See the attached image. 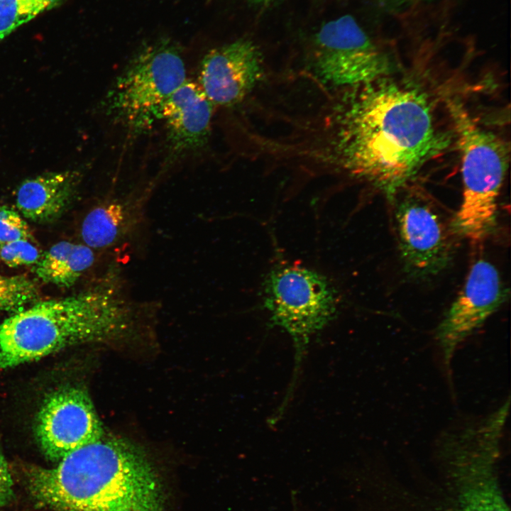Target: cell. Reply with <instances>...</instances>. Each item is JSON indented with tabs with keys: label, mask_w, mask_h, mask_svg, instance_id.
<instances>
[{
	"label": "cell",
	"mask_w": 511,
	"mask_h": 511,
	"mask_svg": "<svg viewBox=\"0 0 511 511\" xmlns=\"http://www.w3.org/2000/svg\"><path fill=\"white\" fill-rule=\"evenodd\" d=\"M57 0H0V39L52 6Z\"/></svg>",
	"instance_id": "ac0fdd59"
},
{
	"label": "cell",
	"mask_w": 511,
	"mask_h": 511,
	"mask_svg": "<svg viewBox=\"0 0 511 511\" xmlns=\"http://www.w3.org/2000/svg\"><path fill=\"white\" fill-rule=\"evenodd\" d=\"M80 177L79 172L68 170L27 179L17 189L16 207L24 218L33 222L55 221L71 204Z\"/></svg>",
	"instance_id": "5bb4252c"
},
{
	"label": "cell",
	"mask_w": 511,
	"mask_h": 511,
	"mask_svg": "<svg viewBox=\"0 0 511 511\" xmlns=\"http://www.w3.org/2000/svg\"><path fill=\"white\" fill-rule=\"evenodd\" d=\"M249 4L258 6H268L278 3L281 0H245Z\"/></svg>",
	"instance_id": "7402d4cb"
},
{
	"label": "cell",
	"mask_w": 511,
	"mask_h": 511,
	"mask_svg": "<svg viewBox=\"0 0 511 511\" xmlns=\"http://www.w3.org/2000/svg\"><path fill=\"white\" fill-rule=\"evenodd\" d=\"M505 297V288L495 265L485 259L475 262L463 289L435 332L449 370L458 346L500 308Z\"/></svg>",
	"instance_id": "9c48e42d"
},
{
	"label": "cell",
	"mask_w": 511,
	"mask_h": 511,
	"mask_svg": "<svg viewBox=\"0 0 511 511\" xmlns=\"http://www.w3.org/2000/svg\"><path fill=\"white\" fill-rule=\"evenodd\" d=\"M128 212L125 204L116 199L108 200L93 207L84 216L80 235L92 249H101L116 243L125 231Z\"/></svg>",
	"instance_id": "2e32d148"
},
{
	"label": "cell",
	"mask_w": 511,
	"mask_h": 511,
	"mask_svg": "<svg viewBox=\"0 0 511 511\" xmlns=\"http://www.w3.org/2000/svg\"><path fill=\"white\" fill-rule=\"evenodd\" d=\"M319 75L335 85H363L392 72L390 57L350 15L322 24L314 39Z\"/></svg>",
	"instance_id": "52a82bcc"
},
{
	"label": "cell",
	"mask_w": 511,
	"mask_h": 511,
	"mask_svg": "<svg viewBox=\"0 0 511 511\" xmlns=\"http://www.w3.org/2000/svg\"><path fill=\"white\" fill-rule=\"evenodd\" d=\"M395 216L400 251L408 271L424 277L444 270L451 260L452 246L437 210L412 194L397 204Z\"/></svg>",
	"instance_id": "8fae6325"
},
{
	"label": "cell",
	"mask_w": 511,
	"mask_h": 511,
	"mask_svg": "<svg viewBox=\"0 0 511 511\" xmlns=\"http://www.w3.org/2000/svg\"><path fill=\"white\" fill-rule=\"evenodd\" d=\"M364 85L349 111L346 160L390 197L444 148L445 136L419 88L386 77Z\"/></svg>",
	"instance_id": "6da1fadb"
},
{
	"label": "cell",
	"mask_w": 511,
	"mask_h": 511,
	"mask_svg": "<svg viewBox=\"0 0 511 511\" xmlns=\"http://www.w3.org/2000/svg\"><path fill=\"white\" fill-rule=\"evenodd\" d=\"M186 78L182 50L160 37L141 45L116 78L105 99L108 116L131 136L160 120L165 103Z\"/></svg>",
	"instance_id": "5b68a950"
},
{
	"label": "cell",
	"mask_w": 511,
	"mask_h": 511,
	"mask_svg": "<svg viewBox=\"0 0 511 511\" xmlns=\"http://www.w3.org/2000/svg\"><path fill=\"white\" fill-rule=\"evenodd\" d=\"M0 246H1V243H0Z\"/></svg>",
	"instance_id": "cb8c5ba5"
},
{
	"label": "cell",
	"mask_w": 511,
	"mask_h": 511,
	"mask_svg": "<svg viewBox=\"0 0 511 511\" xmlns=\"http://www.w3.org/2000/svg\"><path fill=\"white\" fill-rule=\"evenodd\" d=\"M33 239L30 228L16 211L0 206V243Z\"/></svg>",
	"instance_id": "ffe728a7"
},
{
	"label": "cell",
	"mask_w": 511,
	"mask_h": 511,
	"mask_svg": "<svg viewBox=\"0 0 511 511\" xmlns=\"http://www.w3.org/2000/svg\"><path fill=\"white\" fill-rule=\"evenodd\" d=\"M25 476L35 501L53 511H165L152 461L122 439L102 436L55 467H27Z\"/></svg>",
	"instance_id": "7a4b0ae2"
},
{
	"label": "cell",
	"mask_w": 511,
	"mask_h": 511,
	"mask_svg": "<svg viewBox=\"0 0 511 511\" xmlns=\"http://www.w3.org/2000/svg\"><path fill=\"white\" fill-rule=\"evenodd\" d=\"M213 106L199 84L187 79L168 98L160 116L166 130L168 162L197 152L206 145Z\"/></svg>",
	"instance_id": "4fadbf2b"
},
{
	"label": "cell",
	"mask_w": 511,
	"mask_h": 511,
	"mask_svg": "<svg viewBox=\"0 0 511 511\" xmlns=\"http://www.w3.org/2000/svg\"><path fill=\"white\" fill-rule=\"evenodd\" d=\"M392 2L395 3H399V4H404V3H409V2H414L417 1H422V0H389Z\"/></svg>",
	"instance_id": "603a6c76"
},
{
	"label": "cell",
	"mask_w": 511,
	"mask_h": 511,
	"mask_svg": "<svg viewBox=\"0 0 511 511\" xmlns=\"http://www.w3.org/2000/svg\"><path fill=\"white\" fill-rule=\"evenodd\" d=\"M94 262L93 249L84 243L60 241L42 254L34 265L37 277L44 282L70 287Z\"/></svg>",
	"instance_id": "9a60e30c"
},
{
	"label": "cell",
	"mask_w": 511,
	"mask_h": 511,
	"mask_svg": "<svg viewBox=\"0 0 511 511\" xmlns=\"http://www.w3.org/2000/svg\"><path fill=\"white\" fill-rule=\"evenodd\" d=\"M35 434L43 454L51 461H60L101 439L104 431L88 392L79 386H69L45 398L36 416Z\"/></svg>",
	"instance_id": "ba28073f"
},
{
	"label": "cell",
	"mask_w": 511,
	"mask_h": 511,
	"mask_svg": "<svg viewBox=\"0 0 511 511\" xmlns=\"http://www.w3.org/2000/svg\"><path fill=\"white\" fill-rule=\"evenodd\" d=\"M263 72L260 52L251 40L238 39L210 50L199 67V86L212 104L229 106L242 101Z\"/></svg>",
	"instance_id": "7c38bea8"
},
{
	"label": "cell",
	"mask_w": 511,
	"mask_h": 511,
	"mask_svg": "<svg viewBox=\"0 0 511 511\" xmlns=\"http://www.w3.org/2000/svg\"><path fill=\"white\" fill-rule=\"evenodd\" d=\"M36 283L26 275H0V313L17 312L39 298Z\"/></svg>",
	"instance_id": "e0dca14e"
},
{
	"label": "cell",
	"mask_w": 511,
	"mask_h": 511,
	"mask_svg": "<svg viewBox=\"0 0 511 511\" xmlns=\"http://www.w3.org/2000/svg\"><path fill=\"white\" fill-rule=\"evenodd\" d=\"M461 155L463 196L451 224L458 236L481 241L495 229L498 199L509 161V147L479 124L460 105L451 102Z\"/></svg>",
	"instance_id": "277c9868"
},
{
	"label": "cell",
	"mask_w": 511,
	"mask_h": 511,
	"mask_svg": "<svg viewBox=\"0 0 511 511\" xmlns=\"http://www.w3.org/2000/svg\"><path fill=\"white\" fill-rule=\"evenodd\" d=\"M13 497L12 477L7 463L0 452V507L9 504Z\"/></svg>",
	"instance_id": "44dd1931"
},
{
	"label": "cell",
	"mask_w": 511,
	"mask_h": 511,
	"mask_svg": "<svg viewBox=\"0 0 511 511\" xmlns=\"http://www.w3.org/2000/svg\"><path fill=\"white\" fill-rule=\"evenodd\" d=\"M263 290V306L271 324L291 336L298 362L310 338L334 318L337 291L323 275L290 265L273 268Z\"/></svg>",
	"instance_id": "8992f818"
},
{
	"label": "cell",
	"mask_w": 511,
	"mask_h": 511,
	"mask_svg": "<svg viewBox=\"0 0 511 511\" xmlns=\"http://www.w3.org/2000/svg\"><path fill=\"white\" fill-rule=\"evenodd\" d=\"M500 445L483 431L466 432L448 445L443 457L463 483L457 511H510L495 476Z\"/></svg>",
	"instance_id": "30bf717a"
},
{
	"label": "cell",
	"mask_w": 511,
	"mask_h": 511,
	"mask_svg": "<svg viewBox=\"0 0 511 511\" xmlns=\"http://www.w3.org/2000/svg\"><path fill=\"white\" fill-rule=\"evenodd\" d=\"M127 319L121 302L104 289L36 302L0 323V370L104 341L120 333Z\"/></svg>",
	"instance_id": "3957f363"
},
{
	"label": "cell",
	"mask_w": 511,
	"mask_h": 511,
	"mask_svg": "<svg viewBox=\"0 0 511 511\" xmlns=\"http://www.w3.org/2000/svg\"><path fill=\"white\" fill-rule=\"evenodd\" d=\"M42 254L29 240H16L0 246V260L10 268L35 265Z\"/></svg>",
	"instance_id": "d6986e66"
}]
</instances>
